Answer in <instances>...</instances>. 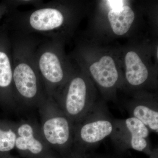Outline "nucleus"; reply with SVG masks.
<instances>
[{
	"mask_svg": "<svg viewBox=\"0 0 158 158\" xmlns=\"http://www.w3.org/2000/svg\"><path fill=\"white\" fill-rule=\"evenodd\" d=\"M35 45L30 39L14 40L13 86L18 110H38L48 98L36 65Z\"/></svg>",
	"mask_w": 158,
	"mask_h": 158,
	"instance_id": "f257e3e1",
	"label": "nucleus"
},
{
	"mask_svg": "<svg viewBox=\"0 0 158 158\" xmlns=\"http://www.w3.org/2000/svg\"><path fill=\"white\" fill-rule=\"evenodd\" d=\"M38 110L40 128L49 146L61 158H70L73 145V123L52 98H48Z\"/></svg>",
	"mask_w": 158,
	"mask_h": 158,
	"instance_id": "f03ea898",
	"label": "nucleus"
},
{
	"mask_svg": "<svg viewBox=\"0 0 158 158\" xmlns=\"http://www.w3.org/2000/svg\"><path fill=\"white\" fill-rule=\"evenodd\" d=\"M114 119L104 103L96 102L83 118L73 123V149L87 154L96 147L112 135Z\"/></svg>",
	"mask_w": 158,
	"mask_h": 158,
	"instance_id": "7ed1b4c3",
	"label": "nucleus"
},
{
	"mask_svg": "<svg viewBox=\"0 0 158 158\" xmlns=\"http://www.w3.org/2000/svg\"><path fill=\"white\" fill-rule=\"evenodd\" d=\"M88 83L83 77H71L52 98L73 123L83 118L96 103Z\"/></svg>",
	"mask_w": 158,
	"mask_h": 158,
	"instance_id": "20e7f679",
	"label": "nucleus"
},
{
	"mask_svg": "<svg viewBox=\"0 0 158 158\" xmlns=\"http://www.w3.org/2000/svg\"><path fill=\"white\" fill-rule=\"evenodd\" d=\"M150 133L144 123L130 116L124 119L115 118L114 129L110 138L117 152L121 153L131 149L149 156L153 149Z\"/></svg>",
	"mask_w": 158,
	"mask_h": 158,
	"instance_id": "39448f33",
	"label": "nucleus"
},
{
	"mask_svg": "<svg viewBox=\"0 0 158 158\" xmlns=\"http://www.w3.org/2000/svg\"><path fill=\"white\" fill-rule=\"evenodd\" d=\"M35 59L48 97L52 98L56 90L68 79L51 41L43 44L35 49Z\"/></svg>",
	"mask_w": 158,
	"mask_h": 158,
	"instance_id": "423d86ee",
	"label": "nucleus"
},
{
	"mask_svg": "<svg viewBox=\"0 0 158 158\" xmlns=\"http://www.w3.org/2000/svg\"><path fill=\"white\" fill-rule=\"evenodd\" d=\"M15 149L24 158H44L54 155L43 135L40 124L33 118L16 122Z\"/></svg>",
	"mask_w": 158,
	"mask_h": 158,
	"instance_id": "0eeeda50",
	"label": "nucleus"
},
{
	"mask_svg": "<svg viewBox=\"0 0 158 158\" xmlns=\"http://www.w3.org/2000/svg\"><path fill=\"white\" fill-rule=\"evenodd\" d=\"M24 29L51 36L54 31L62 27L65 20L64 15L59 9L48 4L34 10L24 18Z\"/></svg>",
	"mask_w": 158,
	"mask_h": 158,
	"instance_id": "6e6552de",
	"label": "nucleus"
},
{
	"mask_svg": "<svg viewBox=\"0 0 158 158\" xmlns=\"http://www.w3.org/2000/svg\"><path fill=\"white\" fill-rule=\"evenodd\" d=\"M130 116L144 123L150 131L158 132V105L156 100L143 97L135 99L126 106Z\"/></svg>",
	"mask_w": 158,
	"mask_h": 158,
	"instance_id": "1a4fd4ad",
	"label": "nucleus"
},
{
	"mask_svg": "<svg viewBox=\"0 0 158 158\" xmlns=\"http://www.w3.org/2000/svg\"><path fill=\"white\" fill-rule=\"evenodd\" d=\"M0 106L8 111L18 110L15 99L13 68L11 59L5 52L0 51Z\"/></svg>",
	"mask_w": 158,
	"mask_h": 158,
	"instance_id": "9d476101",
	"label": "nucleus"
},
{
	"mask_svg": "<svg viewBox=\"0 0 158 158\" xmlns=\"http://www.w3.org/2000/svg\"><path fill=\"white\" fill-rule=\"evenodd\" d=\"M90 71L94 80L104 90H111L118 84V71L114 60L110 56H104L94 63Z\"/></svg>",
	"mask_w": 158,
	"mask_h": 158,
	"instance_id": "9b49d317",
	"label": "nucleus"
},
{
	"mask_svg": "<svg viewBox=\"0 0 158 158\" xmlns=\"http://www.w3.org/2000/svg\"><path fill=\"white\" fill-rule=\"evenodd\" d=\"M126 79L133 87H140L146 83L149 77L147 67L135 52H128L125 58Z\"/></svg>",
	"mask_w": 158,
	"mask_h": 158,
	"instance_id": "f8f14e48",
	"label": "nucleus"
},
{
	"mask_svg": "<svg viewBox=\"0 0 158 158\" xmlns=\"http://www.w3.org/2000/svg\"><path fill=\"white\" fill-rule=\"evenodd\" d=\"M108 17L114 34L121 36L129 30L135 20V15L130 7L123 6L119 9H111Z\"/></svg>",
	"mask_w": 158,
	"mask_h": 158,
	"instance_id": "ddd939ff",
	"label": "nucleus"
},
{
	"mask_svg": "<svg viewBox=\"0 0 158 158\" xmlns=\"http://www.w3.org/2000/svg\"><path fill=\"white\" fill-rule=\"evenodd\" d=\"M16 136V122L0 119V156L10 155L15 149Z\"/></svg>",
	"mask_w": 158,
	"mask_h": 158,
	"instance_id": "4468645a",
	"label": "nucleus"
},
{
	"mask_svg": "<svg viewBox=\"0 0 158 158\" xmlns=\"http://www.w3.org/2000/svg\"><path fill=\"white\" fill-rule=\"evenodd\" d=\"M123 1H108L110 7L112 9H117L123 7Z\"/></svg>",
	"mask_w": 158,
	"mask_h": 158,
	"instance_id": "2eb2a0df",
	"label": "nucleus"
},
{
	"mask_svg": "<svg viewBox=\"0 0 158 158\" xmlns=\"http://www.w3.org/2000/svg\"><path fill=\"white\" fill-rule=\"evenodd\" d=\"M70 158H88L87 154L82 152L77 151L76 150L73 149L72 153Z\"/></svg>",
	"mask_w": 158,
	"mask_h": 158,
	"instance_id": "dca6fc26",
	"label": "nucleus"
},
{
	"mask_svg": "<svg viewBox=\"0 0 158 158\" xmlns=\"http://www.w3.org/2000/svg\"><path fill=\"white\" fill-rule=\"evenodd\" d=\"M88 158H115L110 156L102 155L92 154L91 155L87 154Z\"/></svg>",
	"mask_w": 158,
	"mask_h": 158,
	"instance_id": "f3484780",
	"label": "nucleus"
},
{
	"mask_svg": "<svg viewBox=\"0 0 158 158\" xmlns=\"http://www.w3.org/2000/svg\"><path fill=\"white\" fill-rule=\"evenodd\" d=\"M149 158H158V149L157 148H153L152 151L149 155Z\"/></svg>",
	"mask_w": 158,
	"mask_h": 158,
	"instance_id": "a211bd4d",
	"label": "nucleus"
},
{
	"mask_svg": "<svg viewBox=\"0 0 158 158\" xmlns=\"http://www.w3.org/2000/svg\"><path fill=\"white\" fill-rule=\"evenodd\" d=\"M0 158H18L16 157L13 156L11 155H8L6 156H0Z\"/></svg>",
	"mask_w": 158,
	"mask_h": 158,
	"instance_id": "6ab92c4d",
	"label": "nucleus"
},
{
	"mask_svg": "<svg viewBox=\"0 0 158 158\" xmlns=\"http://www.w3.org/2000/svg\"><path fill=\"white\" fill-rule=\"evenodd\" d=\"M44 158H58L56 156L54 155H52L49 156H48Z\"/></svg>",
	"mask_w": 158,
	"mask_h": 158,
	"instance_id": "aec40b11",
	"label": "nucleus"
}]
</instances>
